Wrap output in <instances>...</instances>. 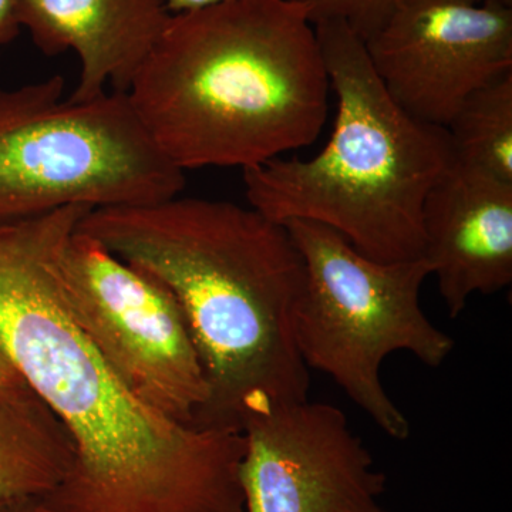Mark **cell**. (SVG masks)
I'll return each instance as SVG.
<instances>
[{
	"label": "cell",
	"mask_w": 512,
	"mask_h": 512,
	"mask_svg": "<svg viewBox=\"0 0 512 512\" xmlns=\"http://www.w3.org/2000/svg\"><path fill=\"white\" fill-rule=\"evenodd\" d=\"M90 211L0 224V352L74 446L43 500L57 512H245L244 434L175 423L140 402L77 322L63 256Z\"/></svg>",
	"instance_id": "6da1fadb"
},
{
	"label": "cell",
	"mask_w": 512,
	"mask_h": 512,
	"mask_svg": "<svg viewBox=\"0 0 512 512\" xmlns=\"http://www.w3.org/2000/svg\"><path fill=\"white\" fill-rule=\"evenodd\" d=\"M77 231L173 293L210 389L195 426L242 433L308 399L295 336L305 264L285 225L234 202L174 197L90 211Z\"/></svg>",
	"instance_id": "7a4b0ae2"
},
{
	"label": "cell",
	"mask_w": 512,
	"mask_h": 512,
	"mask_svg": "<svg viewBox=\"0 0 512 512\" xmlns=\"http://www.w3.org/2000/svg\"><path fill=\"white\" fill-rule=\"evenodd\" d=\"M315 26L295 0L174 13L127 96L184 173L258 167L311 146L329 113Z\"/></svg>",
	"instance_id": "3957f363"
},
{
	"label": "cell",
	"mask_w": 512,
	"mask_h": 512,
	"mask_svg": "<svg viewBox=\"0 0 512 512\" xmlns=\"http://www.w3.org/2000/svg\"><path fill=\"white\" fill-rule=\"evenodd\" d=\"M313 26L338 99L332 134L309 160L279 157L242 170L249 207L278 224L333 229L375 261L421 258L424 202L456 163L450 134L390 97L348 23Z\"/></svg>",
	"instance_id": "277c9868"
},
{
	"label": "cell",
	"mask_w": 512,
	"mask_h": 512,
	"mask_svg": "<svg viewBox=\"0 0 512 512\" xmlns=\"http://www.w3.org/2000/svg\"><path fill=\"white\" fill-rule=\"evenodd\" d=\"M64 86L55 74L0 89V224L180 195L184 171L158 150L127 94L74 101Z\"/></svg>",
	"instance_id": "5b68a950"
},
{
	"label": "cell",
	"mask_w": 512,
	"mask_h": 512,
	"mask_svg": "<svg viewBox=\"0 0 512 512\" xmlns=\"http://www.w3.org/2000/svg\"><path fill=\"white\" fill-rule=\"evenodd\" d=\"M285 227L305 264L295 323L303 362L338 384L386 436L409 439V419L384 389L380 372L393 353H410L433 369L453 353L454 339L421 308L429 262L423 256L375 261L323 225L291 221Z\"/></svg>",
	"instance_id": "8992f818"
},
{
	"label": "cell",
	"mask_w": 512,
	"mask_h": 512,
	"mask_svg": "<svg viewBox=\"0 0 512 512\" xmlns=\"http://www.w3.org/2000/svg\"><path fill=\"white\" fill-rule=\"evenodd\" d=\"M63 274L77 322L121 383L167 419L195 426L210 389L173 293L77 229Z\"/></svg>",
	"instance_id": "52a82bcc"
},
{
	"label": "cell",
	"mask_w": 512,
	"mask_h": 512,
	"mask_svg": "<svg viewBox=\"0 0 512 512\" xmlns=\"http://www.w3.org/2000/svg\"><path fill=\"white\" fill-rule=\"evenodd\" d=\"M390 97L447 128L468 97L512 73V6L494 0H397L365 39Z\"/></svg>",
	"instance_id": "ba28073f"
},
{
	"label": "cell",
	"mask_w": 512,
	"mask_h": 512,
	"mask_svg": "<svg viewBox=\"0 0 512 512\" xmlns=\"http://www.w3.org/2000/svg\"><path fill=\"white\" fill-rule=\"evenodd\" d=\"M242 434L245 512H392L380 503L386 476L339 407L286 404Z\"/></svg>",
	"instance_id": "9c48e42d"
},
{
	"label": "cell",
	"mask_w": 512,
	"mask_h": 512,
	"mask_svg": "<svg viewBox=\"0 0 512 512\" xmlns=\"http://www.w3.org/2000/svg\"><path fill=\"white\" fill-rule=\"evenodd\" d=\"M423 258L448 316L512 284V184L454 163L423 208Z\"/></svg>",
	"instance_id": "30bf717a"
},
{
	"label": "cell",
	"mask_w": 512,
	"mask_h": 512,
	"mask_svg": "<svg viewBox=\"0 0 512 512\" xmlns=\"http://www.w3.org/2000/svg\"><path fill=\"white\" fill-rule=\"evenodd\" d=\"M13 15L46 56L76 53L69 99L89 101L128 93L173 13L167 0H13Z\"/></svg>",
	"instance_id": "8fae6325"
},
{
	"label": "cell",
	"mask_w": 512,
	"mask_h": 512,
	"mask_svg": "<svg viewBox=\"0 0 512 512\" xmlns=\"http://www.w3.org/2000/svg\"><path fill=\"white\" fill-rule=\"evenodd\" d=\"M73 460L66 427L29 386L0 389V501L46 497Z\"/></svg>",
	"instance_id": "7c38bea8"
},
{
	"label": "cell",
	"mask_w": 512,
	"mask_h": 512,
	"mask_svg": "<svg viewBox=\"0 0 512 512\" xmlns=\"http://www.w3.org/2000/svg\"><path fill=\"white\" fill-rule=\"evenodd\" d=\"M447 131L456 163L512 184V73L468 97Z\"/></svg>",
	"instance_id": "4fadbf2b"
},
{
	"label": "cell",
	"mask_w": 512,
	"mask_h": 512,
	"mask_svg": "<svg viewBox=\"0 0 512 512\" xmlns=\"http://www.w3.org/2000/svg\"><path fill=\"white\" fill-rule=\"evenodd\" d=\"M306 10L312 23L340 19L363 40L382 28L392 15L397 0H295Z\"/></svg>",
	"instance_id": "5bb4252c"
},
{
	"label": "cell",
	"mask_w": 512,
	"mask_h": 512,
	"mask_svg": "<svg viewBox=\"0 0 512 512\" xmlns=\"http://www.w3.org/2000/svg\"><path fill=\"white\" fill-rule=\"evenodd\" d=\"M20 28L13 15V0H0V49L18 37Z\"/></svg>",
	"instance_id": "9a60e30c"
},
{
	"label": "cell",
	"mask_w": 512,
	"mask_h": 512,
	"mask_svg": "<svg viewBox=\"0 0 512 512\" xmlns=\"http://www.w3.org/2000/svg\"><path fill=\"white\" fill-rule=\"evenodd\" d=\"M0 512H57L40 497L0 501Z\"/></svg>",
	"instance_id": "2e32d148"
},
{
	"label": "cell",
	"mask_w": 512,
	"mask_h": 512,
	"mask_svg": "<svg viewBox=\"0 0 512 512\" xmlns=\"http://www.w3.org/2000/svg\"><path fill=\"white\" fill-rule=\"evenodd\" d=\"M28 386L18 370L0 352V389H15V387Z\"/></svg>",
	"instance_id": "e0dca14e"
},
{
	"label": "cell",
	"mask_w": 512,
	"mask_h": 512,
	"mask_svg": "<svg viewBox=\"0 0 512 512\" xmlns=\"http://www.w3.org/2000/svg\"><path fill=\"white\" fill-rule=\"evenodd\" d=\"M225 2H229V0H167V5L168 10L174 15V13L190 12V10L207 8V6Z\"/></svg>",
	"instance_id": "ac0fdd59"
},
{
	"label": "cell",
	"mask_w": 512,
	"mask_h": 512,
	"mask_svg": "<svg viewBox=\"0 0 512 512\" xmlns=\"http://www.w3.org/2000/svg\"><path fill=\"white\" fill-rule=\"evenodd\" d=\"M494 2L503 3V5L512 6V0H494Z\"/></svg>",
	"instance_id": "d6986e66"
}]
</instances>
